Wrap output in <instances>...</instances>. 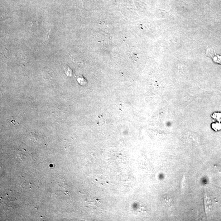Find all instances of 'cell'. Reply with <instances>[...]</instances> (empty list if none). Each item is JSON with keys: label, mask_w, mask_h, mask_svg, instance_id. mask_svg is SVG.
<instances>
[{"label": "cell", "mask_w": 221, "mask_h": 221, "mask_svg": "<svg viewBox=\"0 0 221 221\" xmlns=\"http://www.w3.org/2000/svg\"><path fill=\"white\" fill-rule=\"evenodd\" d=\"M81 1H82V3H83V4H84V2H85V0H81Z\"/></svg>", "instance_id": "3"}, {"label": "cell", "mask_w": 221, "mask_h": 221, "mask_svg": "<svg viewBox=\"0 0 221 221\" xmlns=\"http://www.w3.org/2000/svg\"><path fill=\"white\" fill-rule=\"evenodd\" d=\"M212 127L215 131H218L220 130L221 129V124L219 123H213L212 125Z\"/></svg>", "instance_id": "1"}, {"label": "cell", "mask_w": 221, "mask_h": 221, "mask_svg": "<svg viewBox=\"0 0 221 221\" xmlns=\"http://www.w3.org/2000/svg\"><path fill=\"white\" fill-rule=\"evenodd\" d=\"M65 70H66V73L67 75L71 76L72 74V71L70 68L68 67V66H66L65 67Z\"/></svg>", "instance_id": "2"}]
</instances>
